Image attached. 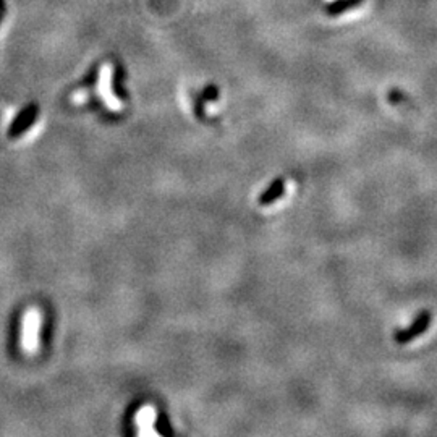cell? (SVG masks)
Returning <instances> with one entry per match:
<instances>
[{
	"label": "cell",
	"instance_id": "6da1fadb",
	"mask_svg": "<svg viewBox=\"0 0 437 437\" xmlns=\"http://www.w3.org/2000/svg\"><path fill=\"white\" fill-rule=\"evenodd\" d=\"M43 313L38 308H29L21 319V349L25 353L34 355L39 350Z\"/></svg>",
	"mask_w": 437,
	"mask_h": 437
},
{
	"label": "cell",
	"instance_id": "7a4b0ae2",
	"mask_svg": "<svg viewBox=\"0 0 437 437\" xmlns=\"http://www.w3.org/2000/svg\"><path fill=\"white\" fill-rule=\"evenodd\" d=\"M97 93L99 96H101L102 102L106 104L110 110L121 109L120 99L115 96L114 91H112V67L110 65H102L101 71H99Z\"/></svg>",
	"mask_w": 437,
	"mask_h": 437
},
{
	"label": "cell",
	"instance_id": "3957f363",
	"mask_svg": "<svg viewBox=\"0 0 437 437\" xmlns=\"http://www.w3.org/2000/svg\"><path fill=\"white\" fill-rule=\"evenodd\" d=\"M429 324H431V314L421 313L416 321H414L408 329L397 331V334H395V342H397V344H408V342H412L416 339V337H420L423 332L429 327Z\"/></svg>",
	"mask_w": 437,
	"mask_h": 437
},
{
	"label": "cell",
	"instance_id": "277c9868",
	"mask_svg": "<svg viewBox=\"0 0 437 437\" xmlns=\"http://www.w3.org/2000/svg\"><path fill=\"white\" fill-rule=\"evenodd\" d=\"M283 193H285V180L277 178L276 182H272L268 187L263 195L259 196V204L261 206H269L272 202H276L279 198H281Z\"/></svg>",
	"mask_w": 437,
	"mask_h": 437
},
{
	"label": "cell",
	"instance_id": "5b68a950",
	"mask_svg": "<svg viewBox=\"0 0 437 437\" xmlns=\"http://www.w3.org/2000/svg\"><path fill=\"white\" fill-rule=\"evenodd\" d=\"M326 2H334V0H326Z\"/></svg>",
	"mask_w": 437,
	"mask_h": 437
}]
</instances>
